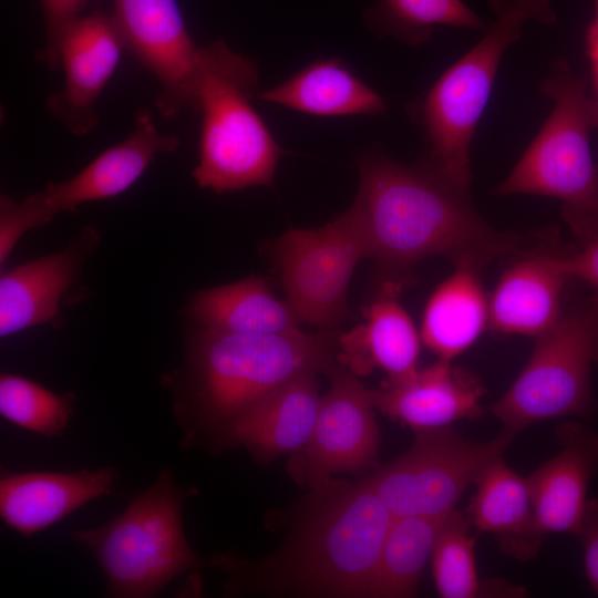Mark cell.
<instances>
[{
	"instance_id": "6da1fadb",
	"label": "cell",
	"mask_w": 598,
	"mask_h": 598,
	"mask_svg": "<svg viewBox=\"0 0 598 598\" xmlns=\"http://www.w3.org/2000/svg\"><path fill=\"white\" fill-rule=\"evenodd\" d=\"M358 168L354 202L364 221L370 257L388 279L404 281L403 274L435 255L484 268L497 258L564 251L555 231L518 234L493 228L474 209L470 189L421 162L404 165L369 152L360 157Z\"/></svg>"
},
{
	"instance_id": "7a4b0ae2",
	"label": "cell",
	"mask_w": 598,
	"mask_h": 598,
	"mask_svg": "<svg viewBox=\"0 0 598 598\" xmlns=\"http://www.w3.org/2000/svg\"><path fill=\"white\" fill-rule=\"evenodd\" d=\"M393 515L363 481L329 480L299 504L287 538L257 561L218 555L230 592L369 598Z\"/></svg>"
},
{
	"instance_id": "3957f363",
	"label": "cell",
	"mask_w": 598,
	"mask_h": 598,
	"mask_svg": "<svg viewBox=\"0 0 598 598\" xmlns=\"http://www.w3.org/2000/svg\"><path fill=\"white\" fill-rule=\"evenodd\" d=\"M337 339L300 329L233 333L204 329L193 342L174 409L183 444L220 450L249 410L306 372H328L338 362Z\"/></svg>"
},
{
	"instance_id": "277c9868",
	"label": "cell",
	"mask_w": 598,
	"mask_h": 598,
	"mask_svg": "<svg viewBox=\"0 0 598 598\" xmlns=\"http://www.w3.org/2000/svg\"><path fill=\"white\" fill-rule=\"evenodd\" d=\"M494 18L483 37L450 65L422 96L408 106L422 131L423 164L470 189L471 143L484 113L505 51L528 21H557L550 0H488Z\"/></svg>"
},
{
	"instance_id": "5b68a950",
	"label": "cell",
	"mask_w": 598,
	"mask_h": 598,
	"mask_svg": "<svg viewBox=\"0 0 598 598\" xmlns=\"http://www.w3.org/2000/svg\"><path fill=\"white\" fill-rule=\"evenodd\" d=\"M258 69L224 40L200 47L193 109L202 114L193 177L215 193L271 185L282 151L252 106Z\"/></svg>"
},
{
	"instance_id": "8992f818",
	"label": "cell",
	"mask_w": 598,
	"mask_h": 598,
	"mask_svg": "<svg viewBox=\"0 0 598 598\" xmlns=\"http://www.w3.org/2000/svg\"><path fill=\"white\" fill-rule=\"evenodd\" d=\"M539 90L554 102L553 111L494 193L559 199L565 220L586 245L598 231V164L589 144L592 99L563 59L551 62Z\"/></svg>"
},
{
	"instance_id": "52a82bcc",
	"label": "cell",
	"mask_w": 598,
	"mask_h": 598,
	"mask_svg": "<svg viewBox=\"0 0 598 598\" xmlns=\"http://www.w3.org/2000/svg\"><path fill=\"white\" fill-rule=\"evenodd\" d=\"M186 495L163 468L118 516L95 528L72 532V539L94 556L116 598H150L202 565L183 528Z\"/></svg>"
},
{
	"instance_id": "ba28073f",
	"label": "cell",
	"mask_w": 598,
	"mask_h": 598,
	"mask_svg": "<svg viewBox=\"0 0 598 598\" xmlns=\"http://www.w3.org/2000/svg\"><path fill=\"white\" fill-rule=\"evenodd\" d=\"M598 357V297L564 310L535 338L515 381L491 406L502 433L515 436L542 421L588 417L595 410L590 370Z\"/></svg>"
},
{
	"instance_id": "9c48e42d",
	"label": "cell",
	"mask_w": 598,
	"mask_h": 598,
	"mask_svg": "<svg viewBox=\"0 0 598 598\" xmlns=\"http://www.w3.org/2000/svg\"><path fill=\"white\" fill-rule=\"evenodd\" d=\"M513 436L468 441L451 426L416 432L413 444L363 481L394 517L443 516L503 456Z\"/></svg>"
},
{
	"instance_id": "30bf717a",
	"label": "cell",
	"mask_w": 598,
	"mask_h": 598,
	"mask_svg": "<svg viewBox=\"0 0 598 598\" xmlns=\"http://www.w3.org/2000/svg\"><path fill=\"white\" fill-rule=\"evenodd\" d=\"M286 301L301 322L330 328L348 315L347 292L357 265L370 257L355 204L327 225L290 229L277 241Z\"/></svg>"
},
{
	"instance_id": "8fae6325",
	"label": "cell",
	"mask_w": 598,
	"mask_h": 598,
	"mask_svg": "<svg viewBox=\"0 0 598 598\" xmlns=\"http://www.w3.org/2000/svg\"><path fill=\"white\" fill-rule=\"evenodd\" d=\"M177 136L161 133L147 111L138 112L134 127L121 143L107 148L81 172L60 183H49L21 202L6 195L0 202V266L6 264L20 237L40 228L63 212L83 203L111 198L128 189L156 155L174 152Z\"/></svg>"
},
{
	"instance_id": "7c38bea8",
	"label": "cell",
	"mask_w": 598,
	"mask_h": 598,
	"mask_svg": "<svg viewBox=\"0 0 598 598\" xmlns=\"http://www.w3.org/2000/svg\"><path fill=\"white\" fill-rule=\"evenodd\" d=\"M330 389L320 399L307 443L291 454L288 470L317 487L333 475L359 473L375 465L380 432L369 390L339 363L328 372Z\"/></svg>"
},
{
	"instance_id": "4fadbf2b",
	"label": "cell",
	"mask_w": 598,
	"mask_h": 598,
	"mask_svg": "<svg viewBox=\"0 0 598 598\" xmlns=\"http://www.w3.org/2000/svg\"><path fill=\"white\" fill-rule=\"evenodd\" d=\"M112 18L140 64L158 81L159 112L172 117L193 107L200 48L176 0H112Z\"/></svg>"
},
{
	"instance_id": "5bb4252c",
	"label": "cell",
	"mask_w": 598,
	"mask_h": 598,
	"mask_svg": "<svg viewBox=\"0 0 598 598\" xmlns=\"http://www.w3.org/2000/svg\"><path fill=\"white\" fill-rule=\"evenodd\" d=\"M124 49L112 16L100 11L83 14L65 33L60 49L64 83L47 107L72 134L86 135L96 127L95 104Z\"/></svg>"
},
{
	"instance_id": "9a60e30c",
	"label": "cell",
	"mask_w": 598,
	"mask_h": 598,
	"mask_svg": "<svg viewBox=\"0 0 598 598\" xmlns=\"http://www.w3.org/2000/svg\"><path fill=\"white\" fill-rule=\"evenodd\" d=\"M451 362L439 359L406 378L368 389L374 409L415 432L481 417L485 388L475 373Z\"/></svg>"
},
{
	"instance_id": "2e32d148",
	"label": "cell",
	"mask_w": 598,
	"mask_h": 598,
	"mask_svg": "<svg viewBox=\"0 0 598 598\" xmlns=\"http://www.w3.org/2000/svg\"><path fill=\"white\" fill-rule=\"evenodd\" d=\"M99 239L97 231L86 227L64 249L1 270L0 337L44 323L59 328L60 303Z\"/></svg>"
},
{
	"instance_id": "e0dca14e",
	"label": "cell",
	"mask_w": 598,
	"mask_h": 598,
	"mask_svg": "<svg viewBox=\"0 0 598 598\" xmlns=\"http://www.w3.org/2000/svg\"><path fill=\"white\" fill-rule=\"evenodd\" d=\"M115 467L75 472H9L0 477V516L12 530L31 536L86 503L112 493Z\"/></svg>"
},
{
	"instance_id": "ac0fdd59",
	"label": "cell",
	"mask_w": 598,
	"mask_h": 598,
	"mask_svg": "<svg viewBox=\"0 0 598 598\" xmlns=\"http://www.w3.org/2000/svg\"><path fill=\"white\" fill-rule=\"evenodd\" d=\"M555 437L559 451L527 477L534 514L543 534L578 536L588 485L598 472V433L568 421Z\"/></svg>"
},
{
	"instance_id": "d6986e66",
	"label": "cell",
	"mask_w": 598,
	"mask_h": 598,
	"mask_svg": "<svg viewBox=\"0 0 598 598\" xmlns=\"http://www.w3.org/2000/svg\"><path fill=\"white\" fill-rule=\"evenodd\" d=\"M404 281L385 280L377 298L362 313L364 321L337 339L339 364L357 377L383 370L389 380H399L417 370L419 333L402 305Z\"/></svg>"
},
{
	"instance_id": "ffe728a7",
	"label": "cell",
	"mask_w": 598,
	"mask_h": 598,
	"mask_svg": "<svg viewBox=\"0 0 598 598\" xmlns=\"http://www.w3.org/2000/svg\"><path fill=\"white\" fill-rule=\"evenodd\" d=\"M565 254H534L514 259L488 302L487 329L537 338L563 315L561 293L570 279L559 267Z\"/></svg>"
},
{
	"instance_id": "44dd1931",
	"label": "cell",
	"mask_w": 598,
	"mask_h": 598,
	"mask_svg": "<svg viewBox=\"0 0 598 598\" xmlns=\"http://www.w3.org/2000/svg\"><path fill=\"white\" fill-rule=\"evenodd\" d=\"M316 375H298L249 410L229 430L220 450L241 445L260 461L299 451L311 434L319 410Z\"/></svg>"
},
{
	"instance_id": "7402d4cb",
	"label": "cell",
	"mask_w": 598,
	"mask_h": 598,
	"mask_svg": "<svg viewBox=\"0 0 598 598\" xmlns=\"http://www.w3.org/2000/svg\"><path fill=\"white\" fill-rule=\"evenodd\" d=\"M475 485L467 514L471 526L495 536L502 551L515 559L536 556L545 534L536 523L527 478L502 456L482 472Z\"/></svg>"
},
{
	"instance_id": "603a6c76",
	"label": "cell",
	"mask_w": 598,
	"mask_h": 598,
	"mask_svg": "<svg viewBox=\"0 0 598 598\" xmlns=\"http://www.w3.org/2000/svg\"><path fill=\"white\" fill-rule=\"evenodd\" d=\"M256 99L317 116L375 115L384 99L339 59L317 60Z\"/></svg>"
},
{
	"instance_id": "cb8c5ba5",
	"label": "cell",
	"mask_w": 598,
	"mask_h": 598,
	"mask_svg": "<svg viewBox=\"0 0 598 598\" xmlns=\"http://www.w3.org/2000/svg\"><path fill=\"white\" fill-rule=\"evenodd\" d=\"M454 266V272L430 297L421 329L427 349L448 361L473 346L488 327L489 298L480 278L483 268L468 262Z\"/></svg>"
},
{
	"instance_id": "d4e9b609",
	"label": "cell",
	"mask_w": 598,
	"mask_h": 598,
	"mask_svg": "<svg viewBox=\"0 0 598 598\" xmlns=\"http://www.w3.org/2000/svg\"><path fill=\"white\" fill-rule=\"evenodd\" d=\"M190 313L204 329L233 333H279L300 329L301 321L268 282L250 276L197 292Z\"/></svg>"
},
{
	"instance_id": "484cf974",
	"label": "cell",
	"mask_w": 598,
	"mask_h": 598,
	"mask_svg": "<svg viewBox=\"0 0 598 598\" xmlns=\"http://www.w3.org/2000/svg\"><path fill=\"white\" fill-rule=\"evenodd\" d=\"M445 515L393 517L369 598H409L416 595Z\"/></svg>"
},
{
	"instance_id": "4316f807",
	"label": "cell",
	"mask_w": 598,
	"mask_h": 598,
	"mask_svg": "<svg viewBox=\"0 0 598 598\" xmlns=\"http://www.w3.org/2000/svg\"><path fill=\"white\" fill-rule=\"evenodd\" d=\"M362 20L377 35L411 47L427 42L436 27L483 32L487 25L463 0H374Z\"/></svg>"
},
{
	"instance_id": "83f0119b",
	"label": "cell",
	"mask_w": 598,
	"mask_h": 598,
	"mask_svg": "<svg viewBox=\"0 0 598 598\" xmlns=\"http://www.w3.org/2000/svg\"><path fill=\"white\" fill-rule=\"evenodd\" d=\"M476 538L471 524L453 508L443 518L431 554L432 573L437 594L442 598H476L487 594H523L520 587L511 588L502 580L487 585L478 578L474 548Z\"/></svg>"
},
{
	"instance_id": "f1b7e54d",
	"label": "cell",
	"mask_w": 598,
	"mask_h": 598,
	"mask_svg": "<svg viewBox=\"0 0 598 598\" xmlns=\"http://www.w3.org/2000/svg\"><path fill=\"white\" fill-rule=\"evenodd\" d=\"M75 395L56 394L12 373L0 377V413L10 423L45 437L61 435L74 412Z\"/></svg>"
},
{
	"instance_id": "f546056e",
	"label": "cell",
	"mask_w": 598,
	"mask_h": 598,
	"mask_svg": "<svg viewBox=\"0 0 598 598\" xmlns=\"http://www.w3.org/2000/svg\"><path fill=\"white\" fill-rule=\"evenodd\" d=\"M45 27V41L38 58L52 70L60 68V49L71 25L83 16L89 0H39Z\"/></svg>"
},
{
	"instance_id": "4dcf8cb0",
	"label": "cell",
	"mask_w": 598,
	"mask_h": 598,
	"mask_svg": "<svg viewBox=\"0 0 598 598\" xmlns=\"http://www.w3.org/2000/svg\"><path fill=\"white\" fill-rule=\"evenodd\" d=\"M578 537L582 546L586 577L598 595V497L587 501Z\"/></svg>"
},
{
	"instance_id": "1f68e13d",
	"label": "cell",
	"mask_w": 598,
	"mask_h": 598,
	"mask_svg": "<svg viewBox=\"0 0 598 598\" xmlns=\"http://www.w3.org/2000/svg\"><path fill=\"white\" fill-rule=\"evenodd\" d=\"M585 246L578 254L560 256L558 265L569 278L581 279L589 283L598 297V231Z\"/></svg>"
},
{
	"instance_id": "d6a6232c",
	"label": "cell",
	"mask_w": 598,
	"mask_h": 598,
	"mask_svg": "<svg viewBox=\"0 0 598 598\" xmlns=\"http://www.w3.org/2000/svg\"><path fill=\"white\" fill-rule=\"evenodd\" d=\"M586 48L589 59L598 56V0H594V18L586 30Z\"/></svg>"
},
{
	"instance_id": "836d02e7",
	"label": "cell",
	"mask_w": 598,
	"mask_h": 598,
	"mask_svg": "<svg viewBox=\"0 0 598 598\" xmlns=\"http://www.w3.org/2000/svg\"><path fill=\"white\" fill-rule=\"evenodd\" d=\"M592 122L595 128H598V101L592 100Z\"/></svg>"
},
{
	"instance_id": "e575fe53",
	"label": "cell",
	"mask_w": 598,
	"mask_h": 598,
	"mask_svg": "<svg viewBox=\"0 0 598 598\" xmlns=\"http://www.w3.org/2000/svg\"><path fill=\"white\" fill-rule=\"evenodd\" d=\"M591 63H592L594 78H595L596 86L598 90V56L591 59Z\"/></svg>"
},
{
	"instance_id": "d590c367",
	"label": "cell",
	"mask_w": 598,
	"mask_h": 598,
	"mask_svg": "<svg viewBox=\"0 0 598 598\" xmlns=\"http://www.w3.org/2000/svg\"><path fill=\"white\" fill-rule=\"evenodd\" d=\"M597 362H598V357H597Z\"/></svg>"
}]
</instances>
